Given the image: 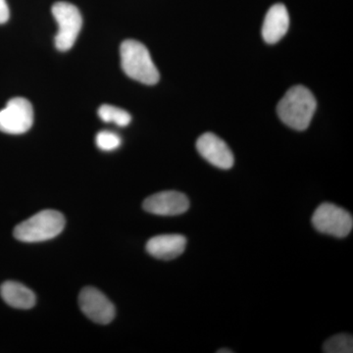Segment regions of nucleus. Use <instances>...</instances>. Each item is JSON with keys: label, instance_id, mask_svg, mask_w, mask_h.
<instances>
[{"label": "nucleus", "instance_id": "1", "mask_svg": "<svg viewBox=\"0 0 353 353\" xmlns=\"http://www.w3.org/2000/svg\"><path fill=\"white\" fill-rule=\"evenodd\" d=\"M317 102L314 95L303 85L290 88L279 102L277 112L287 126L296 131L307 129L314 115Z\"/></svg>", "mask_w": 353, "mask_h": 353}, {"label": "nucleus", "instance_id": "2", "mask_svg": "<svg viewBox=\"0 0 353 353\" xmlns=\"http://www.w3.org/2000/svg\"><path fill=\"white\" fill-rule=\"evenodd\" d=\"M120 55L121 66L128 77L148 85L158 83L159 71L145 44L134 39H127L121 44Z\"/></svg>", "mask_w": 353, "mask_h": 353}, {"label": "nucleus", "instance_id": "3", "mask_svg": "<svg viewBox=\"0 0 353 353\" xmlns=\"http://www.w3.org/2000/svg\"><path fill=\"white\" fill-rule=\"evenodd\" d=\"M65 218L57 210H43L20 223L14 229V236L24 243L51 240L63 231Z\"/></svg>", "mask_w": 353, "mask_h": 353}, {"label": "nucleus", "instance_id": "4", "mask_svg": "<svg viewBox=\"0 0 353 353\" xmlns=\"http://www.w3.org/2000/svg\"><path fill=\"white\" fill-rule=\"evenodd\" d=\"M51 11L58 24L55 46L60 51L71 50L82 30L83 18L80 10L69 2L58 1L53 4Z\"/></svg>", "mask_w": 353, "mask_h": 353}, {"label": "nucleus", "instance_id": "5", "mask_svg": "<svg viewBox=\"0 0 353 353\" xmlns=\"http://www.w3.org/2000/svg\"><path fill=\"white\" fill-rule=\"evenodd\" d=\"M312 224L318 232L336 238H345L353 228V218L348 211L333 203H323L312 216Z\"/></svg>", "mask_w": 353, "mask_h": 353}, {"label": "nucleus", "instance_id": "6", "mask_svg": "<svg viewBox=\"0 0 353 353\" xmlns=\"http://www.w3.org/2000/svg\"><path fill=\"white\" fill-rule=\"evenodd\" d=\"M34 123L31 102L23 97H14L0 110V132L22 134L29 131Z\"/></svg>", "mask_w": 353, "mask_h": 353}, {"label": "nucleus", "instance_id": "7", "mask_svg": "<svg viewBox=\"0 0 353 353\" xmlns=\"http://www.w3.org/2000/svg\"><path fill=\"white\" fill-rule=\"evenodd\" d=\"M79 305L83 314L97 324H109L115 317L113 303L95 288L87 287L81 292Z\"/></svg>", "mask_w": 353, "mask_h": 353}, {"label": "nucleus", "instance_id": "8", "mask_svg": "<svg viewBox=\"0 0 353 353\" xmlns=\"http://www.w3.org/2000/svg\"><path fill=\"white\" fill-rule=\"evenodd\" d=\"M143 206L146 212L152 214L176 216L187 212L190 208V201L182 192L166 190L148 197Z\"/></svg>", "mask_w": 353, "mask_h": 353}, {"label": "nucleus", "instance_id": "9", "mask_svg": "<svg viewBox=\"0 0 353 353\" xmlns=\"http://www.w3.org/2000/svg\"><path fill=\"white\" fill-rule=\"evenodd\" d=\"M197 152L206 161L220 169L234 166V155L229 146L219 137L212 132H205L196 141Z\"/></svg>", "mask_w": 353, "mask_h": 353}, {"label": "nucleus", "instance_id": "10", "mask_svg": "<svg viewBox=\"0 0 353 353\" xmlns=\"http://www.w3.org/2000/svg\"><path fill=\"white\" fill-rule=\"evenodd\" d=\"M289 27L290 15L287 7L282 3L275 4L265 16L262 37L267 43H277L284 38Z\"/></svg>", "mask_w": 353, "mask_h": 353}, {"label": "nucleus", "instance_id": "11", "mask_svg": "<svg viewBox=\"0 0 353 353\" xmlns=\"http://www.w3.org/2000/svg\"><path fill=\"white\" fill-rule=\"evenodd\" d=\"M187 239L182 234H161L150 239L146 243V252L157 259H176L185 250Z\"/></svg>", "mask_w": 353, "mask_h": 353}, {"label": "nucleus", "instance_id": "12", "mask_svg": "<svg viewBox=\"0 0 353 353\" xmlns=\"http://www.w3.org/2000/svg\"><path fill=\"white\" fill-rule=\"evenodd\" d=\"M2 299L11 307L30 309L36 304V294L20 283L8 281L0 287Z\"/></svg>", "mask_w": 353, "mask_h": 353}, {"label": "nucleus", "instance_id": "13", "mask_svg": "<svg viewBox=\"0 0 353 353\" xmlns=\"http://www.w3.org/2000/svg\"><path fill=\"white\" fill-rule=\"evenodd\" d=\"M99 116L103 122L114 123L119 127H126L132 121L131 115L128 111L108 104H103L99 108Z\"/></svg>", "mask_w": 353, "mask_h": 353}, {"label": "nucleus", "instance_id": "14", "mask_svg": "<svg viewBox=\"0 0 353 353\" xmlns=\"http://www.w3.org/2000/svg\"><path fill=\"white\" fill-rule=\"evenodd\" d=\"M326 353H352L353 352V339L350 334H340L332 336L323 347Z\"/></svg>", "mask_w": 353, "mask_h": 353}, {"label": "nucleus", "instance_id": "15", "mask_svg": "<svg viewBox=\"0 0 353 353\" xmlns=\"http://www.w3.org/2000/svg\"><path fill=\"white\" fill-rule=\"evenodd\" d=\"M95 143L99 150L103 152H112L121 145V139L115 132L102 131L97 134Z\"/></svg>", "mask_w": 353, "mask_h": 353}, {"label": "nucleus", "instance_id": "16", "mask_svg": "<svg viewBox=\"0 0 353 353\" xmlns=\"http://www.w3.org/2000/svg\"><path fill=\"white\" fill-rule=\"evenodd\" d=\"M9 7L6 0H0V25L4 24L9 20Z\"/></svg>", "mask_w": 353, "mask_h": 353}, {"label": "nucleus", "instance_id": "17", "mask_svg": "<svg viewBox=\"0 0 353 353\" xmlns=\"http://www.w3.org/2000/svg\"><path fill=\"white\" fill-rule=\"evenodd\" d=\"M217 352L218 353H232L233 352H232V350H218Z\"/></svg>", "mask_w": 353, "mask_h": 353}]
</instances>
